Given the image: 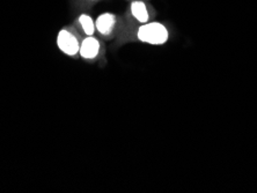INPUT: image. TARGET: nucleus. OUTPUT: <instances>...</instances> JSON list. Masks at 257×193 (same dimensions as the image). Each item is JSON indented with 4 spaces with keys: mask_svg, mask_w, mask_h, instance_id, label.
<instances>
[{
    "mask_svg": "<svg viewBox=\"0 0 257 193\" xmlns=\"http://www.w3.org/2000/svg\"><path fill=\"white\" fill-rule=\"evenodd\" d=\"M138 39L144 43L161 45L168 40V30L159 22H151L144 25L138 30Z\"/></svg>",
    "mask_w": 257,
    "mask_h": 193,
    "instance_id": "nucleus-1",
    "label": "nucleus"
},
{
    "mask_svg": "<svg viewBox=\"0 0 257 193\" xmlns=\"http://www.w3.org/2000/svg\"><path fill=\"white\" fill-rule=\"evenodd\" d=\"M79 24L81 25L82 29L85 30V33L87 34V35L93 36L94 30H95V24H94L92 18L88 17V15H86V14H82V15H80V18H79Z\"/></svg>",
    "mask_w": 257,
    "mask_h": 193,
    "instance_id": "nucleus-6",
    "label": "nucleus"
},
{
    "mask_svg": "<svg viewBox=\"0 0 257 193\" xmlns=\"http://www.w3.org/2000/svg\"><path fill=\"white\" fill-rule=\"evenodd\" d=\"M132 15L142 24H146L149 21V12L146 10V5L143 2H135L131 5Z\"/></svg>",
    "mask_w": 257,
    "mask_h": 193,
    "instance_id": "nucleus-5",
    "label": "nucleus"
},
{
    "mask_svg": "<svg viewBox=\"0 0 257 193\" xmlns=\"http://www.w3.org/2000/svg\"><path fill=\"white\" fill-rule=\"evenodd\" d=\"M58 48L62 50L64 54L69 56L77 55L80 50V43L77 40L73 34L70 33L69 30H60L57 37Z\"/></svg>",
    "mask_w": 257,
    "mask_h": 193,
    "instance_id": "nucleus-2",
    "label": "nucleus"
},
{
    "mask_svg": "<svg viewBox=\"0 0 257 193\" xmlns=\"http://www.w3.org/2000/svg\"><path fill=\"white\" fill-rule=\"evenodd\" d=\"M99 51L100 43L93 36H88L86 40L82 41V43L80 44V50H79L81 57H84L86 59H94L99 55Z\"/></svg>",
    "mask_w": 257,
    "mask_h": 193,
    "instance_id": "nucleus-3",
    "label": "nucleus"
},
{
    "mask_svg": "<svg viewBox=\"0 0 257 193\" xmlns=\"http://www.w3.org/2000/svg\"><path fill=\"white\" fill-rule=\"evenodd\" d=\"M115 15L111 13H104L97 18V20L95 22V27L102 35H108V34H110L112 32V29L115 27Z\"/></svg>",
    "mask_w": 257,
    "mask_h": 193,
    "instance_id": "nucleus-4",
    "label": "nucleus"
}]
</instances>
